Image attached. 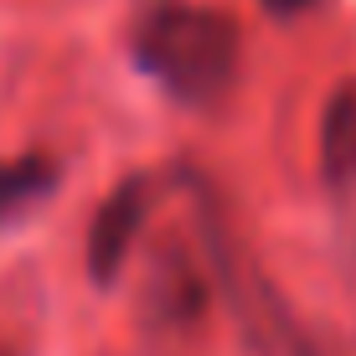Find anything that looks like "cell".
<instances>
[{
	"label": "cell",
	"mask_w": 356,
	"mask_h": 356,
	"mask_svg": "<svg viewBox=\"0 0 356 356\" xmlns=\"http://www.w3.org/2000/svg\"><path fill=\"white\" fill-rule=\"evenodd\" d=\"M238 21L202 0H140L129 57L181 108H217L238 78Z\"/></svg>",
	"instance_id": "obj_1"
},
{
	"label": "cell",
	"mask_w": 356,
	"mask_h": 356,
	"mask_svg": "<svg viewBox=\"0 0 356 356\" xmlns=\"http://www.w3.org/2000/svg\"><path fill=\"white\" fill-rule=\"evenodd\" d=\"M321 181L330 191L356 186V83H336L321 114Z\"/></svg>",
	"instance_id": "obj_3"
},
{
	"label": "cell",
	"mask_w": 356,
	"mask_h": 356,
	"mask_svg": "<svg viewBox=\"0 0 356 356\" xmlns=\"http://www.w3.org/2000/svg\"><path fill=\"white\" fill-rule=\"evenodd\" d=\"M63 170H57L52 155H16V161H0V227L26 217L36 202L57 191Z\"/></svg>",
	"instance_id": "obj_4"
},
{
	"label": "cell",
	"mask_w": 356,
	"mask_h": 356,
	"mask_svg": "<svg viewBox=\"0 0 356 356\" xmlns=\"http://www.w3.org/2000/svg\"><path fill=\"white\" fill-rule=\"evenodd\" d=\"M0 356H10V351H6V346H0Z\"/></svg>",
	"instance_id": "obj_7"
},
{
	"label": "cell",
	"mask_w": 356,
	"mask_h": 356,
	"mask_svg": "<svg viewBox=\"0 0 356 356\" xmlns=\"http://www.w3.org/2000/svg\"><path fill=\"white\" fill-rule=\"evenodd\" d=\"M150 321L155 325H181V321H196L202 315V279H196V268L186 259H161L150 279Z\"/></svg>",
	"instance_id": "obj_5"
},
{
	"label": "cell",
	"mask_w": 356,
	"mask_h": 356,
	"mask_svg": "<svg viewBox=\"0 0 356 356\" xmlns=\"http://www.w3.org/2000/svg\"><path fill=\"white\" fill-rule=\"evenodd\" d=\"M145 212H150V176H124L98 202V212L88 222V279H93V289L119 284V274H124V264L134 253V238L145 227Z\"/></svg>",
	"instance_id": "obj_2"
},
{
	"label": "cell",
	"mask_w": 356,
	"mask_h": 356,
	"mask_svg": "<svg viewBox=\"0 0 356 356\" xmlns=\"http://www.w3.org/2000/svg\"><path fill=\"white\" fill-rule=\"evenodd\" d=\"M259 6L268 16H279V21H294V16H305V10H315L321 0H259Z\"/></svg>",
	"instance_id": "obj_6"
}]
</instances>
